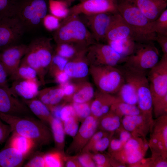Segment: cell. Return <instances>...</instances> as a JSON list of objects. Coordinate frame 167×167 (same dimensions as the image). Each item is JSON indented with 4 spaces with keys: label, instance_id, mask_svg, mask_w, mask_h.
<instances>
[{
    "label": "cell",
    "instance_id": "6da1fadb",
    "mask_svg": "<svg viewBox=\"0 0 167 167\" xmlns=\"http://www.w3.org/2000/svg\"><path fill=\"white\" fill-rule=\"evenodd\" d=\"M0 118L10 125L13 133L32 140L41 146L50 144L53 139L51 131L46 124L30 116H18L0 113Z\"/></svg>",
    "mask_w": 167,
    "mask_h": 167
},
{
    "label": "cell",
    "instance_id": "7a4b0ae2",
    "mask_svg": "<svg viewBox=\"0 0 167 167\" xmlns=\"http://www.w3.org/2000/svg\"><path fill=\"white\" fill-rule=\"evenodd\" d=\"M52 39L41 37L32 40L28 45L26 52L20 65L27 66L36 72L41 84H45V76L54 53Z\"/></svg>",
    "mask_w": 167,
    "mask_h": 167
},
{
    "label": "cell",
    "instance_id": "3957f363",
    "mask_svg": "<svg viewBox=\"0 0 167 167\" xmlns=\"http://www.w3.org/2000/svg\"><path fill=\"white\" fill-rule=\"evenodd\" d=\"M49 0H15L14 16L25 32L38 30L49 10Z\"/></svg>",
    "mask_w": 167,
    "mask_h": 167
},
{
    "label": "cell",
    "instance_id": "277c9868",
    "mask_svg": "<svg viewBox=\"0 0 167 167\" xmlns=\"http://www.w3.org/2000/svg\"><path fill=\"white\" fill-rule=\"evenodd\" d=\"M53 37L56 44L73 43L88 47L96 42L79 15H68L55 30Z\"/></svg>",
    "mask_w": 167,
    "mask_h": 167
},
{
    "label": "cell",
    "instance_id": "5b68a950",
    "mask_svg": "<svg viewBox=\"0 0 167 167\" xmlns=\"http://www.w3.org/2000/svg\"><path fill=\"white\" fill-rule=\"evenodd\" d=\"M118 12L144 43L155 41L156 33L150 21L136 5L134 0L117 2Z\"/></svg>",
    "mask_w": 167,
    "mask_h": 167
},
{
    "label": "cell",
    "instance_id": "8992f818",
    "mask_svg": "<svg viewBox=\"0 0 167 167\" xmlns=\"http://www.w3.org/2000/svg\"><path fill=\"white\" fill-rule=\"evenodd\" d=\"M89 74L98 90L113 94L117 93L124 82L119 68L110 66H90Z\"/></svg>",
    "mask_w": 167,
    "mask_h": 167
},
{
    "label": "cell",
    "instance_id": "52a82bcc",
    "mask_svg": "<svg viewBox=\"0 0 167 167\" xmlns=\"http://www.w3.org/2000/svg\"><path fill=\"white\" fill-rule=\"evenodd\" d=\"M120 69L124 76L129 80L135 87L138 97L137 106L141 113L152 114V97L146 72L136 70L124 65Z\"/></svg>",
    "mask_w": 167,
    "mask_h": 167
},
{
    "label": "cell",
    "instance_id": "ba28073f",
    "mask_svg": "<svg viewBox=\"0 0 167 167\" xmlns=\"http://www.w3.org/2000/svg\"><path fill=\"white\" fill-rule=\"evenodd\" d=\"M152 42H136L133 53L125 60L124 65L132 69L146 72L159 61V54Z\"/></svg>",
    "mask_w": 167,
    "mask_h": 167
},
{
    "label": "cell",
    "instance_id": "9c48e42d",
    "mask_svg": "<svg viewBox=\"0 0 167 167\" xmlns=\"http://www.w3.org/2000/svg\"><path fill=\"white\" fill-rule=\"evenodd\" d=\"M148 148L146 138L132 136L121 149L108 155L126 166L135 167L144 157Z\"/></svg>",
    "mask_w": 167,
    "mask_h": 167
},
{
    "label": "cell",
    "instance_id": "30bf717a",
    "mask_svg": "<svg viewBox=\"0 0 167 167\" xmlns=\"http://www.w3.org/2000/svg\"><path fill=\"white\" fill-rule=\"evenodd\" d=\"M147 77L153 105L167 94V54H163Z\"/></svg>",
    "mask_w": 167,
    "mask_h": 167
},
{
    "label": "cell",
    "instance_id": "8fae6325",
    "mask_svg": "<svg viewBox=\"0 0 167 167\" xmlns=\"http://www.w3.org/2000/svg\"><path fill=\"white\" fill-rule=\"evenodd\" d=\"M86 55L90 66H116L122 61H124L110 45L99 42H96L89 46Z\"/></svg>",
    "mask_w": 167,
    "mask_h": 167
},
{
    "label": "cell",
    "instance_id": "7c38bea8",
    "mask_svg": "<svg viewBox=\"0 0 167 167\" xmlns=\"http://www.w3.org/2000/svg\"><path fill=\"white\" fill-rule=\"evenodd\" d=\"M149 132L148 143L151 153L167 158V114L153 120Z\"/></svg>",
    "mask_w": 167,
    "mask_h": 167
},
{
    "label": "cell",
    "instance_id": "4fadbf2b",
    "mask_svg": "<svg viewBox=\"0 0 167 167\" xmlns=\"http://www.w3.org/2000/svg\"><path fill=\"white\" fill-rule=\"evenodd\" d=\"M25 32L15 16L0 19V51L18 44Z\"/></svg>",
    "mask_w": 167,
    "mask_h": 167
},
{
    "label": "cell",
    "instance_id": "5bb4252c",
    "mask_svg": "<svg viewBox=\"0 0 167 167\" xmlns=\"http://www.w3.org/2000/svg\"><path fill=\"white\" fill-rule=\"evenodd\" d=\"M99 119L91 114L82 122L66 150L67 153L75 155L82 152L90 138L97 130Z\"/></svg>",
    "mask_w": 167,
    "mask_h": 167
},
{
    "label": "cell",
    "instance_id": "9a60e30c",
    "mask_svg": "<svg viewBox=\"0 0 167 167\" xmlns=\"http://www.w3.org/2000/svg\"><path fill=\"white\" fill-rule=\"evenodd\" d=\"M118 12L116 0H83L69 9L68 15H90Z\"/></svg>",
    "mask_w": 167,
    "mask_h": 167
},
{
    "label": "cell",
    "instance_id": "2e32d148",
    "mask_svg": "<svg viewBox=\"0 0 167 167\" xmlns=\"http://www.w3.org/2000/svg\"><path fill=\"white\" fill-rule=\"evenodd\" d=\"M130 38L137 42L144 43L118 12L113 14L105 38L107 41Z\"/></svg>",
    "mask_w": 167,
    "mask_h": 167
},
{
    "label": "cell",
    "instance_id": "e0dca14e",
    "mask_svg": "<svg viewBox=\"0 0 167 167\" xmlns=\"http://www.w3.org/2000/svg\"><path fill=\"white\" fill-rule=\"evenodd\" d=\"M0 113L18 116H31L32 113L28 106L10 89L0 88Z\"/></svg>",
    "mask_w": 167,
    "mask_h": 167
},
{
    "label": "cell",
    "instance_id": "ac0fdd59",
    "mask_svg": "<svg viewBox=\"0 0 167 167\" xmlns=\"http://www.w3.org/2000/svg\"><path fill=\"white\" fill-rule=\"evenodd\" d=\"M153 120L152 114L141 113L135 115L123 116L122 124L133 136L146 138Z\"/></svg>",
    "mask_w": 167,
    "mask_h": 167
},
{
    "label": "cell",
    "instance_id": "d6986e66",
    "mask_svg": "<svg viewBox=\"0 0 167 167\" xmlns=\"http://www.w3.org/2000/svg\"><path fill=\"white\" fill-rule=\"evenodd\" d=\"M112 14L102 13L90 15H83L84 16V21H82L86 26H88L96 42L105 40Z\"/></svg>",
    "mask_w": 167,
    "mask_h": 167
},
{
    "label": "cell",
    "instance_id": "ffe728a7",
    "mask_svg": "<svg viewBox=\"0 0 167 167\" xmlns=\"http://www.w3.org/2000/svg\"><path fill=\"white\" fill-rule=\"evenodd\" d=\"M28 45L18 44L4 49L0 52V60L8 76H11L19 66Z\"/></svg>",
    "mask_w": 167,
    "mask_h": 167
},
{
    "label": "cell",
    "instance_id": "44dd1931",
    "mask_svg": "<svg viewBox=\"0 0 167 167\" xmlns=\"http://www.w3.org/2000/svg\"><path fill=\"white\" fill-rule=\"evenodd\" d=\"M86 50L69 60L66 65L64 71L71 79L84 80L89 74L90 64L86 55Z\"/></svg>",
    "mask_w": 167,
    "mask_h": 167
},
{
    "label": "cell",
    "instance_id": "7402d4cb",
    "mask_svg": "<svg viewBox=\"0 0 167 167\" xmlns=\"http://www.w3.org/2000/svg\"><path fill=\"white\" fill-rule=\"evenodd\" d=\"M40 84L37 79L17 80L12 81L9 89L16 96H19L24 99L30 100L37 96Z\"/></svg>",
    "mask_w": 167,
    "mask_h": 167
},
{
    "label": "cell",
    "instance_id": "603a6c76",
    "mask_svg": "<svg viewBox=\"0 0 167 167\" xmlns=\"http://www.w3.org/2000/svg\"><path fill=\"white\" fill-rule=\"evenodd\" d=\"M116 96L98 90L91 103V115L99 119L107 113L114 101Z\"/></svg>",
    "mask_w": 167,
    "mask_h": 167
},
{
    "label": "cell",
    "instance_id": "cb8c5ba5",
    "mask_svg": "<svg viewBox=\"0 0 167 167\" xmlns=\"http://www.w3.org/2000/svg\"><path fill=\"white\" fill-rule=\"evenodd\" d=\"M142 13L151 22L156 20L166 9L165 0H134Z\"/></svg>",
    "mask_w": 167,
    "mask_h": 167
},
{
    "label": "cell",
    "instance_id": "d4e9b609",
    "mask_svg": "<svg viewBox=\"0 0 167 167\" xmlns=\"http://www.w3.org/2000/svg\"><path fill=\"white\" fill-rule=\"evenodd\" d=\"M37 97L49 108L60 104L64 100V94L62 87L59 85L39 90Z\"/></svg>",
    "mask_w": 167,
    "mask_h": 167
},
{
    "label": "cell",
    "instance_id": "484cf974",
    "mask_svg": "<svg viewBox=\"0 0 167 167\" xmlns=\"http://www.w3.org/2000/svg\"><path fill=\"white\" fill-rule=\"evenodd\" d=\"M75 84V88L71 98V102L83 103L91 101L95 92L92 85L86 80L79 81Z\"/></svg>",
    "mask_w": 167,
    "mask_h": 167
},
{
    "label": "cell",
    "instance_id": "4316f807",
    "mask_svg": "<svg viewBox=\"0 0 167 167\" xmlns=\"http://www.w3.org/2000/svg\"><path fill=\"white\" fill-rule=\"evenodd\" d=\"M25 156L10 146L0 151V167H19L23 163Z\"/></svg>",
    "mask_w": 167,
    "mask_h": 167
},
{
    "label": "cell",
    "instance_id": "83f0119b",
    "mask_svg": "<svg viewBox=\"0 0 167 167\" xmlns=\"http://www.w3.org/2000/svg\"><path fill=\"white\" fill-rule=\"evenodd\" d=\"M22 101L40 121L45 124H49L53 117L47 106L41 101L35 98L30 100L22 98Z\"/></svg>",
    "mask_w": 167,
    "mask_h": 167
},
{
    "label": "cell",
    "instance_id": "f1b7e54d",
    "mask_svg": "<svg viewBox=\"0 0 167 167\" xmlns=\"http://www.w3.org/2000/svg\"><path fill=\"white\" fill-rule=\"evenodd\" d=\"M124 77V82L117 93V95L116 96L122 101L137 105L138 97L135 87L129 80Z\"/></svg>",
    "mask_w": 167,
    "mask_h": 167
},
{
    "label": "cell",
    "instance_id": "f546056e",
    "mask_svg": "<svg viewBox=\"0 0 167 167\" xmlns=\"http://www.w3.org/2000/svg\"><path fill=\"white\" fill-rule=\"evenodd\" d=\"M88 47L73 43H63L56 44L54 53L68 60L86 50Z\"/></svg>",
    "mask_w": 167,
    "mask_h": 167
},
{
    "label": "cell",
    "instance_id": "4dcf8cb0",
    "mask_svg": "<svg viewBox=\"0 0 167 167\" xmlns=\"http://www.w3.org/2000/svg\"><path fill=\"white\" fill-rule=\"evenodd\" d=\"M125 61L126 58L133 52L136 42L130 38L118 39L107 41Z\"/></svg>",
    "mask_w": 167,
    "mask_h": 167
},
{
    "label": "cell",
    "instance_id": "1f68e13d",
    "mask_svg": "<svg viewBox=\"0 0 167 167\" xmlns=\"http://www.w3.org/2000/svg\"><path fill=\"white\" fill-rule=\"evenodd\" d=\"M49 124L56 149L64 152L66 134L62 121L60 119L53 117Z\"/></svg>",
    "mask_w": 167,
    "mask_h": 167
},
{
    "label": "cell",
    "instance_id": "d6a6232c",
    "mask_svg": "<svg viewBox=\"0 0 167 167\" xmlns=\"http://www.w3.org/2000/svg\"><path fill=\"white\" fill-rule=\"evenodd\" d=\"M122 119L109 110L99 119L98 129L109 133L114 132L122 125Z\"/></svg>",
    "mask_w": 167,
    "mask_h": 167
},
{
    "label": "cell",
    "instance_id": "836d02e7",
    "mask_svg": "<svg viewBox=\"0 0 167 167\" xmlns=\"http://www.w3.org/2000/svg\"><path fill=\"white\" fill-rule=\"evenodd\" d=\"M35 144V142L29 138L13 133L10 139L9 146L16 149L26 156Z\"/></svg>",
    "mask_w": 167,
    "mask_h": 167
},
{
    "label": "cell",
    "instance_id": "e575fe53",
    "mask_svg": "<svg viewBox=\"0 0 167 167\" xmlns=\"http://www.w3.org/2000/svg\"><path fill=\"white\" fill-rule=\"evenodd\" d=\"M110 110L121 118L124 116L135 115L141 113L137 105L130 104L122 101L116 96Z\"/></svg>",
    "mask_w": 167,
    "mask_h": 167
},
{
    "label": "cell",
    "instance_id": "d590c367",
    "mask_svg": "<svg viewBox=\"0 0 167 167\" xmlns=\"http://www.w3.org/2000/svg\"><path fill=\"white\" fill-rule=\"evenodd\" d=\"M66 156L64 152L57 150L43 155L45 167L64 166Z\"/></svg>",
    "mask_w": 167,
    "mask_h": 167
},
{
    "label": "cell",
    "instance_id": "8d00e7d4",
    "mask_svg": "<svg viewBox=\"0 0 167 167\" xmlns=\"http://www.w3.org/2000/svg\"><path fill=\"white\" fill-rule=\"evenodd\" d=\"M49 10L51 15L59 19L66 18L69 14L68 5L61 0H49Z\"/></svg>",
    "mask_w": 167,
    "mask_h": 167
},
{
    "label": "cell",
    "instance_id": "74e56055",
    "mask_svg": "<svg viewBox=\"0 0 167 167\" xmlns=\"http://www.w3.org/2000/svg\"><path fill=\"white\" fill-rule=\"evenodd\" d=\"M36 71L31 67L19 65L15 72L10 76V79L13 81L17 80H32L37 79Z\"/></svg>",
    "mask_w": 167,
    "mask_h": 167
},
{
    "label": "cell",
    "instance_id": "f35d334b",
    "mask_svg": "<svg viewBox=\"0 0 167 167\" xmlns=\"http://www.w3.org/2000/svg\"><path fill=\"white\" fill-rule=\"evenodd\" d=\"M68 60L59 55L54 53L48 68V72L52 77L58 73L64 71Z\"/></svg>",
    "mask_w": 167,
    "mask_h": 167
},
{
    "label": "cell",
    "instance_id": "ab89813d",
    "mask_svg": "<svg viewBox=\"0 0 167 167\" xmlns=\"http://www.w3.org/2000/svg\"><path fill=\"white\" fill-rule=\"evenodd\" d=\"M153 31L156 34L167 35V9H165L154 21L151 22Z\"/></svg>",
    "mask_w": 167,
    "mask_h": 167
},
{
    "label": "cell",
    "instance_id": "60d3db41",
    "mask_svg": "<svg viewBox=\"0 0 167 167\" xmlns=\"http://www.w3.org/2000/svg\"><path fill=\"white\" fill-rule=\"evenodd\" d=\"M91 101L83 103H71L74 109L75 116L79 121L82 122L91 114Z\"/></svg>",
    "mask_w": 167,
    "mask_h": 167
},
{
    "label": "cell",
    "instance_id": "b9f144b4",
    "mask_svg": "<svg viewBox=\"0 0 167 167\" xmlns=\"http://www.w3.org/2000/svg\"><path fill=\"white\" fill-rule=\"evenodd\" d=\"M65 134L72 137L76 134L79 129V120L75 116L71 117L62 122Z\"/></svg>",
    "mask_w": 167,
    "mask_h": 167
},
{
    "label": "cell",
    "instance_id": "7bdbcfd3",
    "mask_svg": "<svg viewBox=\"0 0 167 167\" xmlns=\"http://www.w3.org/2000/svg\"><path fill=\"white\" fill-rule=\"evenodd\" d=\"M15 0H0V19L14 16Z\"/></svg>",
    "mask_w": 167,
    "mask_h": 167
},
{
    "label": "cell",
    "instance_id": "ee69618b",
    "mask_svg": "<svg viewBox=\"0 0 167 167\" xmlns=\"http://www.w3.org/2000/svg\"><path fill=\"white\" fill-rule=\"evenodd\" d=\"M114 132L109 133L103 136L94 144L90 152L101 153L105 151L109 147L110 140Z\"/></svg>",
    "mask_w": 167,
    "mask_h": 167
},
{
    "label": "cell",
    "instance_id": "f6af8a7d",
    "mask_svg": "<svg viewBox=\"0 0 167 167\" xmlns=\"http://www.w3.org/2000/svg\"><path fill=\"white\" fill-rule=\"evenodd\" d=\"M155 118L167 114V94L153 105Z\"/></svg>",
    "mask_w": 167,
    "mask_h": 167
},
{
    "label": "cell",
    "instance_id": "bcb514c9",
    "mask_svg": "<svg viewBox=\"0 0 167 167\" xmlns=\"http://www.w3.org/2000/svg\"><path fill=\"white\" fill-rule=\"evenodd\" d=\"M91 152L92 158L97 167H111L109 156L100 152Z\"/></svg>",
    "mask_w": 167,
    "mask_h": 167
},
{
    "label": "cell",
    "instance_id": "7dc6e473",
    "mask_svg": "<svg viewBox=\"0 0 167 167\" xmlns=\"http://www.w3.org/2000/svg\"><path fill=\"white\" fill-rule=\"evenodd\" d=\"M109 132L99 130H97L90 138L81 152H90L96 142L100 139L108 134Z\"/></svg>",
    "mask_w": 167,
    "mask_h": 167
},
{
    "label": "cell",
    "instance_id": "c3c4849f",
    "mask_svg": "<svg viewBox=\"0 0 167 167\" xmlns=\"http://www.w3.org/2000/svg\"><path fill=\"white\" fill-rule=\"evenodd\" d=\"M77 155V159L81 167H96L90 152H81Z\"/></svg>",
    "mask_w": 167,
    "mask_h": 167
},
{
    "label": "cell",
    "instance_id": "681fc988",
    "mask_svg": "<svg viewBox=\"0 0 167 167\" xmlns=\"http://www.w3.org/2000/svg\"><path fill=\"white\" fill-rule=\"evenodd\" d=\"M60 23L59 19L56 17L50 14H47L44 18L43 25L48 30H55L59 27Z\"/></svg>",
    "mask_w": 167,
    "mask_h": 167
},
{
    "label": "cell",
    "instance_id": "f907efd6",
    "mask_svg": "<svg viewBox=\"0 0 167 167\" xmlns=\"http://www.w3.org/2000/svg\"><path fill=\"white\" fill-rule=\"evenodd\" d=\"M150 161L151 167H167V158L160 154L152 153Z\"/></svg>",
    "mask_w": 167,
    "mask_h": 167
},
{
    "label": "cell",
    "instance_id": "816d5d0a",
    "mask_svg": "<svg viewBox=\"0 0 167 167\" xmlns=\"http://www.w3.org/2000/svg\"><path fill=\"white\" fill-rule=\"evenodd\" d=\"M73 116H75V115L71 103L66 104L64 103L60 111V119L63 122L68 118Z\"/></svg>",
    "mask_w": 167,
    "mask_h": 167
},
{
    "label": "cell",
    "instance_id": "f5cc1de1",
    "mask_svg": "<svg viewBox=\"0 0 167 167\" xmlns=\"http://www.w3.org/2000/svg\"><path fill=\"white\" fill-rule=\"evenodd\" d=\"M61 85L62 87L63 91L64 100L66 101H71L72 96L75 91V84L71 83L69 82Z\"/></svg>",
    "mask_w": 167,
    "mask_h": 167
},
{
    "label": "cell",
    "instance_id": "db71d44e",
    "mask_svg": "<svg viewBox=\"0 0 167 167\" xmlns=\"http://www.w3.org/2000/svg\"><path fill=\"white\" fill-rule=\"evenodd\" d=\"M12 132L10 125L3 123L0 118V144L5 141Z\"/></svg>",
    "mask_w": 167,
    "mask_h": 167
},
{
    "label": "cell",
    "instance_id": "11a10c76",
    "mask_svg": "<svg viewBox=\"0 0 167 167\" xmlns=\"http://www.w3.org/2000/svg\"><path fill=\"white\" fill-rule=\"evenodd\" d=\"M114 133L118 134L119 138L124 145L132 136L131 133L125 129L122 124Z\"/></svg>",
    "mask_w": 167,
    "mask_h": 167
},
{
    "label": "cell",
    "instance_id": "9f6ffc18",
    "mask_svg": "<svg viewBox=\"0 0 167 167\" xmlns=\"http://www.w3.org/2000/svg\"><path fill=\"white\" fill-rule=\"evenodd\" d=\"M26 167H45L43 155L36 156L24 165Z\"/></svg>",
    "mask_w": 167,
    "mask_h": 167
},
{
    "label": "cell",
    "instance_id": "6f0895ef",
    "mask_svg": "<svg viewBox=\"0 0 167 167\" xmlns=\"http://www.w3.org/2000/svg\"><path fill=\"white\" fill-rule=\"evenodd\" d=\"M122 142L118 138L113 136L108 148V153L115 152L121 149L123 146Z\"/></svg>",
    "mask_w": 167,
    "mask_h": 167
},
{
    "label": "cell",
    "instance_id": "680465c9",
    "mask_svg": "<svg viewBox=\"0 0 167 167\" xmlns=\"http://www.w3.org/2000/svg\"><path fill=\"white\" fill-rule=\"evenodd\" d=\"M8 76L5 68L0 60V88L9 89L7 82Z\"/></svg>",
    "mask_w": 167,
    "mask_h": 167
},
{
    "label": "cell",
    "instance_id": "91938a15",
    "mask_svg": "<svg viewBox=\"0 0 167 167\" xmlns=\"http://www.w3.org/2000/svg\"><path fill=\"white\" fill-rule=\"evenodd\" d=\"M155 41L161 46L163 54H167V35L156 34Z\"/></svg>",
    "mask_w": 167,
    "mask_h": 167
},
{
    "label": "cell",
    "instance_id": "94428289",
    "mask_svg": "<svg viewBox=\"0 0 167 167\" xmlns=\"http://www.w3.org/2000/svg\"><path fill=\"white\" fill-rule=\"evenodd\" d=\"M65 166L66 167H81L77 158V155L73 156H66Z\"/></svg>",
    "mask_w": 167,
    "mask_h": 167
},
{
    "label": "cell",
    "instance_id": "6125c7cd",
    "mask_svg": "<svg viewBox=\"0 0 167 167\" xmlns=\"http://www.w3.org/2000/svg\"><path fill=\"white\" fill-rule=\"evenodd\" d=\"M54 78L55 81L60 85H63L69 82L71 79L64 71L58 73L55 76Z\"/></svg>",
    "mask_w": 167,
    "mask_h": 167
},
{
    "label": "cell",
    "instance_id": "be15d7a7",
    "mask_svg": "<svg viewBox=\"0 0 167 167\" xmlns=\"http://www.w3.org/2000/svg\"><path fill=\"white\" fill-rule=\"evenodd\" d=\"M109 156L110 163L111 167H126V165L114 158Z\"/></svg>",
    "mask_w": 167,
    "mask_h": 167
},
{
    "label": "cell",
    "instance_id": "e7e4bbea",
    "mask_svg": "<svg viewBox=\"0 0 167 167\" xmlns=\"http://www.w3.org/2000/svg\"><path fill=\"white\" fill-rule=\"evenodd\" d=\"M63 1H64L69 6H70L71 3L73 2L74 1H75L76 0H61ZM81 1L83 0H79Z\"/></svg>",
    "mask_w": 167,
    "mask_h": 167
},
{
    "label": "cell",
    "instance_id": "03108f58",
    "mask_svg": "<svg viewBox=\"0 0 167 167\" xmlns=\"http://www.w3.org/2000/svg\"></svg>",
    "mask_w": 167,
    "mask_h": 167
}]
</instances>
